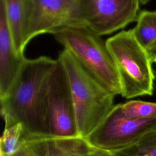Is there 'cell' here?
Masks as SVG:
<instances>
[{"label": "cell", "mask_w": 156, "mask_h": 156, "mask_svg": "<svg viewBox=\"0 0 156 156\" xmlns=\"http://www.w3.org/2000/svg\"><path fill=\"white\" fill-rule=\"evenodd\" d=\"M57 62L46 56L26 58L13 84L0 98L4 127L20 122L25 137L50 136L48 85Z\"/></svg>", "instance_id": "1"}, {"label": "cell", "mask_w": 156, "mask_h": 156, "mask_svg": "<svg viewBox=\"0 0 156 156\" xmlns=\"http://www.w3.org/2000/svg\"><path fill=\"white\" fill-rule=\"evenodd\" d=\"M58 59L69 79L79 135L85 138L104 121L113 108L116 95L68 50L64 49Z\"/></svg>", "instance_id": "2"}, {"label": "cell", "mask_w": 156, "mask_h": 156, "mask_svg": "<svg viewBox=\"0 0 156 156\" xmlns=\"http://www.w3.org/2000/svg\"><path fill=\"white\" fill-rule=\"evenodd\" d=\"M106 44L118 72L120 95L126 99L152 95L155 78L152 62L133 30H121L107 39Z\"/></svg>", "instance_id": "3"}, {"label": "cell", "mask_w": 156, "mask_h": 156, "mask_svg": "<svg viewBox=\"0 0 156 156\" xmlns=\"http://www.w3.org/2000/svg\"><path fill=\"white\" fill-rule=\"evenodd\" d=\"M53 35L107 89L116 96L121 94L118 72L101 36L87 26L66 28Z\"/></svg>", "instance_id": "4"}, {"label": "cell", "mask_w": 156, "mask_h": 156, "mask_svg": "<svg viewBox=\"0 0 156 156\" xmlns=\"http://www.w3.org/2000/svg\"><path fill=\"white\" fill-rule=\"evenodd\" d=\"M156 129V118L137 119L125 117L115 105L104 121L87 138L96 148L115 152L125 148Z\"/></svg>", "instance_id": "5"}, {"label": "cell", "mask_w": 156, "mask_h": 156, "mask_svg": "<svg viewBox=\"0 0 156 156\" xmlns=\"http://www.w3.org/2000/svg\"><path fill=\"white\" fill-rule=\"evenodd\" d=\"M48 105L50 136H79L69 79L58 58L48 82Z\"/></svg>", "instance_id": "6"}, {"label": "cell", "mask_w": 156, "mask_h": 156, "mask_svg": "<svg viewBox=\"0 0 156 156\" xmlns=\"http://www.w3.org/2000/svg\"><path fill=\"white\" fill-rule=\"evenodd\" d=\"M31 2L29 42L43 34H54L66 28L86 26L82 0H31Z\"/></svg>", "instance_id": "7"}, {"label": "cell", "mask_w": 156, "mask_h": 156, "mask_svg": "<svg viewBox=\"0 0 156 156\" xmlns=\"http://www.w3.org/2000/svg\"><path fill=\"white\" fill-rule=\"evenodd\" d=\"M140 0H82L87 27L100 36L112 34L136 21Z\"/></svg>", "instance_id": "8"}, {"label": "cell", "mask_w": 156, "mask_h": 156, "mask_svg": "<svg viewBox=\"0 0 156 156\" xmlns=\"http://www.w3.org/2000/svg\"><path fill=\"white\" fill-rule=\"evenodd\" d=\"M93 147L80 136L25 137L15 154L18 156H90Z\"/></svg>", "instance_id": "9"}, {"label": "cell", "mask_w": 156, "mask_h": 156, "mask_svg": "<svg viewBox=\"0 0 156 156\" xmlns=\"http://www.w3.org/2000/svg\"><path fill=\"white\" fill-rule=\"evenodd\" d=\"M26 58L15 48L5 8L0 0V98L13 84Z\"/></svg>", "instance_id": "10"}, {"label": "cell", "mask_w": 156, "mask_h": 156, "mask_svg": "<svg viewBox=\"0 0 156 156\" xmlns=\"http://www.w3.org/2000/svg\"><path fill=\"white\" fill-rule=\"evenodd\" d=\"M3 2L13 41L17 52L24 55L29 43L28 34L32 13L31 0H1Z\"/></svg>", "instance_id": "11"}, {"label": "cell", "mask_w": 156, "mask_h": 156, "mask_svg": "<svg viewBox=\"0 0 156 156\" xmlns=\"http://www.w3.org/2000/svg\"><path fill=\"white\" fill-rule=\"evenodd\" d=\"M132 29L136 40L146 49L156 39V11L141 12Z\"/></svg>", "instance_id": "12"}, {"label": "cell", "mask_w": 156, "mask_h": 156, "mask_svg": "<svg viewBox=\"0 0 156 156\" xmlns=\"http://www.w3.org/2000/svg\"><path fill=\"white\" fill-rule=\"evenodd\" d=\"M113 152L115 156H156V129L147 132L132 144Z\"/></svg>", "instance_id": "13"}, {"label": "cell", "mask_w": 156, "mask_h": 156, "mask_svg": "<svg viewBox=\"0 0 156 156\" xmlns=\"http://www.w3.org/2000/svg\"><path fill=\"white\" fill-rule=\"evenodd\" d=\"M24 138V129L21 123L4 127L0 140V156H11L15 154Z\"/></svg>", "instance_id": "14"}, {"label": "cell", "mask_w": 156, "mask_h": 156, "mask_svg": "<svg viewBox=\"0 0 156 156\" xmlns=\"http://www.w3.org/2000/svg\"><path fill=\"white\" fill-rule=\"evenodd\" d=\"M119 105L125 117L137 119L156 118V103L132 100Z\"/></svg>", "instance_id": "15"}, {"label": "cell", "mask_w": 156, "mask_h": 156, "mask_svg": "<svg viewBox=\"0 0 156 156\" xmlns=\"http://www.w3.org/2000/svg\"><path fill=\"white\" fill-rule=\"evenodd\" d=\"M90 156H115L113 152L93 147L90 152Z\"/></svg>", "instance_id": "16"}, {"label": "cell", "mask_w": 156, "mask_h": 156, "mask_svg": "<svg viewBox=\"0 0 156 156\" xmlns=\"http://www.w3.org/2000/svg\"><path fill=\"white\" fill-rule=\"evenodd\" d=\"M147 51L149 53L152 62H154L156 64V39L147 49Z\"/></svg>", "instance_id": "17"}, {"label": "cell", "mask_w": 156, "mask_h": 156, "mask_svg": "<svg viewBox=\"0 0 156 156\" xmlns=\"http://www.w3.org/2000/svg\"><path fill=\"white\" fill-rule=\"evenodd\" d=\"M140 3L143 5H144L146 4H147L150 0H140Z\"/></svg>", "instance_id": "18"}, {"label": "cell", "mask_w": 156, "mask_h": 156, "mask_svg": "<svg viewBox=\"0 0 156 156\" xmlns=\"http://www.w3.org/2000/svg\"><path fill=\"white\" fill-rule=\"evenodd\" d=\"M11 156H18V155H16V154H13V155H11Z\"/></svg>", "instance_id": "19"}]
</instances>
